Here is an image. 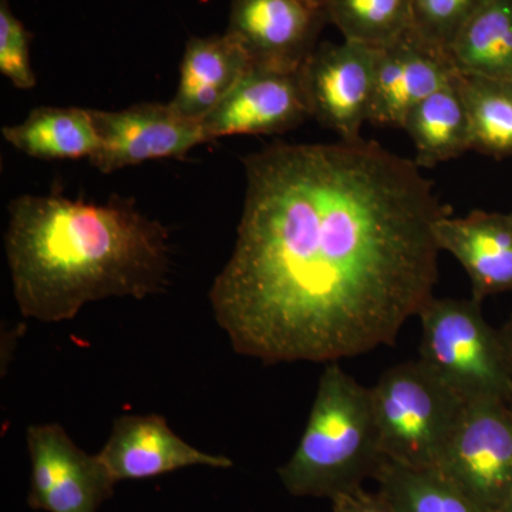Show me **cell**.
Instances as JSON below:
<instances>
[{
    "mask_svg": "<svg viewBox=\"0 0 512 512\" xmlns=\"http://www.w3.org/2000/svg\"><path fill=\"white\" fill-rule=\"evenodd\" d=\"M483 303L433 298L420 312L419 360L466 403H512V370Z\"/></svg>",
    "mask_w": 512,
    "mask_h": 512,
    "instance_id": "obj_4",
    "label": "cell"
},
{
    "mask_svg": "<svg viewBox=\"0 0 512 512\" xmlns=\"http://www.w3.org/2000/svg\"><path fill=\"white\" fill-rule=\"evenodd\" d=\"M373 480L399 512H483L436 468L407 467L384 457Z\"/></svg>",
    "mask_w": 512,
    "mask_h": 512,
    "instance_id": "obj_19",
    "label": "cell"
},
{
    "mask_svg": "<svg viewBox=\"0 0 512 512\" xmlns=\"http://www.w3.org/2000/svg\"><path fill=\"white\" fill-rule=\"evenodd\" d=\"M375 69L373 47L345 39L316 47L299 70L311 117L340 140H360L372 110Z\"/></svg>",
    "mask_w": 512,
    "mask_h": 512,
    "instance_id": "obj_8",
    "label": "cell"
},
{
    "mask_svg": "<svg viewBox=\"0 0 512 512\" xmlns=\"http://www.w3.org/2000/svg\"><path fill=\"white\" fill-rule=\"evenodd\" d=\"M440 251L453 255L466 269L471 298L483 303L490 296L512 292V215L471 211L451 215L434 225Z\"/></svg>",
    "mask_w": 512,
    "mask_h": 512,
    "instance_id": "obj_14",
    "label": "cell"
},
{
    "mask_svg": "<svg viewBox=\"0 0 512 512\" xmlns=\"http://www.w3.org/2000/svg\"><path fill=\"white\" fill-rule=\"evenodd\" d=\"M100 148L92 158L104 174L147 161L181 160L207 143L202 121L188 119L170 103H138L117 111L92 110Z\"/></svg>",
    "mask_w": 512,
    "mask_h": 512,
    "instance_id": "obj_9",
    "label": "cell"
},
{
    "mask_svg": "<svg viewBox=\"0 0 512 512\" xmlns=\"http://www.w3.org/2000/svg\"><path fill=\"white\" fill-rule=\"evenodd\" d=\"M470 120L471 150L512 157V82L458 73Z\"/></svg>",
    "mask_w": 512,
    "mask_h": 512,
    "instance_id": "obj_20",
    "label": "cell"
},
{
    "mask_svg": "<svg viewBox=\"0 0 512 512\" xmlns=\"http://www.w3.org/2000/svg\"><path fill=\"white\" fill-rule=\"evenodd\" d=\"M446 50L413 32L376 49L375 90L369 123L402 128L421 101L456 79Z\"/></svg>",
    "mask_w": 512,
    "mask_h": 512,
    "instance_id": "obj_13",
    "label": "cell"
},
{
    "mask_svg": "<svg viewBox=\"0 0 512 512\" xmlns=\"http://www.w3.org/2000/svg\"><path fill=\"white\" fill-rule=\"evenodd\" d=\"M2 136L37 160H90L100 148L92 110L77 107H37L22 123L3 127Z\"/></svg>",
    "mask_w": 512,
    "mask_h": 512,
    "instance_id": "obj_16",
    "label": "cell"
},
{
    "mask_svg": "<svg viewBox=\"0 0 512 512\" xmlns=\"http://www.w3.org/2000/svg\"><path fill=\"white\" fill-rule=\"evenodd\" d=\"M510 214L512 215V211L510 212Z\"/></svg>",
    "mask_w": 512,
    "mask_h": 512,
    "instance_id": "obj_28",
    "label": "cell"
},
{
    "mask_svg": "<svg viewBox=\"0 0 512 512\" xmlns=\"http://www.w3.org/2000/svg\"><path fill=\"white\" fill-rule=\"evenodd\" d=\"M325 13L343 39L373 49L412 32V0H329Z\"/></svg>",
    "mask_w": 512,
    "mask_h": 512,
    "instance_id": "obj_21",
    "label": "cell"
},
{
    "mask_svg": "<svg viewBox=\"0 0 512 512\" xmlns=\"http://www.w3.org/2000/svg\"><path fill=\"white\" fill-rule=\"evenodd\" d=\"M0 73L19 90L35 89L37 79L30 63V35L8 0H0Z\"/></svg>",
    "mask_w": 512,
    "mask_h": 512,
    "instance_id": "obj_23",
    "label": "cell"
},
{
    "mask_svg": "<svg viewBox=\"0 0 512 512\" xmlns=\"http://www.w3.org/2000/svg\"><path fill=\"white\" fill-rule=\"evenodd\" d=\"M330 503L332 512H399L380 491L370 493L363 487L338 495Z\"/></svg>",
    "mask_w": 512,
    "mask_h": 512,
    "instance_id": "obj_24",
    "label": "cell"
},
{
    "mask_svg": "<svg viewBox=\"0 0 512 512\" xmlns=\"http://www.w3.org/2000/svg\"><path fill=\"white\" fill-rule=\"evenodd\" d=\"M458 73L512 82V0H487L448 49Z\"/></svg>",
    "mask_w": 512,
    "mask_h": 512,
    "instance_id": "obj_18",
    "label": "cell"
},
{
    "mask_svg": "<svg viewBox=\"0 0 512 512\" xmlns=\"http://www.w3.org/2000/svg\"><path fill=\"white\" fill-rule=\"evenodd\" d=\"M232 254L210 289L238 355L338 363L393 346L434 298L450 215L414 160L376 141H276L242 158Z\"/></svg>",
    "mask_w": 512,
    "mask_h": 512,
    "instance_id": "obj_1",
    "label": "cell"
},
{
    "mask_svg": "<svg viewBox=\"0 0 512 512\" xmlns=\"http://www.w3.org/2000/svg\"><path fill=\"white\" fill-rule=\"evenodd\" d=\"M5 251L22 316L72 320L90 302L138 301L170 284V231L131 200L104 204L20 195L8 207Z\"/></svg>",
    "mask_w": 512,
    "mask_h": 512,
    "instance_id": "obj_2",
    "label": "cell"
},
{
    "mask_svg": "<svg viewBox=\"0 0 512 512\" xmlns=\"http://www.w3.org/2000/svg\"><path fill=\"white\" fill-rule=\"evenodd\" d=\"M511 406H512V403H511Z\"/></svg>",
    "mask_w": 512,
    "mask_h": 512,
    "instance_id": "obj_29",
    "label": "cell"
},
{
    "mask_svg": "<svg viewBox=\"0 0 512 512\" xmlns=\"http://www.w3.org/2000/svg\"><path fill=\"white\" fill-rule=\"evenodd\" d=\"M311 117L299 72L251 69L202 120L208 141L228 136H271Z\"/></svg>",
    "mask_w": 512,
    "mask_h": 512,
    "instance_id": "obj_11",
    "label": "cell"
},
{
    "mask_svg": "<svg viewBox=\"0 0 512 512\" xmlns=\"http://www.w3.org/2000/svg\"><path fill=\"white\" fill-rule=\"evenodd\" d=\"M370 400L383 456L413 468L439 467L466 406L419 359L387 369Z\"/></svg>",
    "mask_w": 512,
    "mask_h": 512,
    "instance_id": "obj_5",
    "label": "cell"
},
{
    "mask_svg": "<svg viewBox=\"0 0 512 512\" xmlns=\"http://www.w3.org/2000/svg\"><path fill=\"white\" fill-rule=\"evenodd\" d=\"M26 443L32 510L97 512L113 497L117 483L99 454L82 450L60 424H32Z\"/></svg>",
    "mask_w": 512,
    "mask_h": 512,
    "instance_id": "obj_7",
    "label": "cell"
},
{
    "mask_svg": "<svg viewBox=\"0 0 512 512\" xmlns=\"http://www.w3.org/2000/svg\"><path fill=\"white\" fill-rule=\"evenodd\" d=\"M485 2L487 0H412V32L448 53L458 32Z\"/></svg>",
    "mask_w": 512,
    "mask_h": 512,
    "instance_id": "obj_22",
    "label": "cell"
},
{
    "mask_svg": "<svg viewBox=\"0 0 512 512\" xmlns=\"http://www.w3.org/2000/svg\"><path fill=\"white\" fill-rule=\"evenodd\" d=\"M439 470L483 512H500L512 491V406L466 403Z\"/></svg>",
    "mask_w": 512,
    "mask_h": 512,
    "instance_id": "obj_6",
    "label": "cell"
},
{
    "mask_svg": "<svg viewBox=\"0 0 512 512\" xmlns=\"http://www.w3.org/2000/svg\"><path fill=\"white\" fill-rule=\"evenodd\" d=\"M500 512H512V491L510 497H508V500L505 501L503 510H501Z\"/></svg>",
    "mask_w": 512,
    "mask_h": 512,
    "instance_id": "obj_27",
    "label": "cell"
},
{
    "mask_svg": "<svg viewBox=\"0 0 512 512\" xmlns=\"http://www.w3.org/2000/svg\"><path fill=\"white\" fill-rule=\"evenodd\" d=\"M501 340H503V346L505 355H507L508 365L512 370V315L507 320V323L500 329Z\"/></svg>",
    "mask_w": 512,
    "mask_h": 512,
    "instance_id": "obj_25",
    "label": "cell"
},
{
    "mask_svg": "<svg viewBox=\"0 0 512 512\" xmlns=\"http://www.w3.org/2000/svg\"><path fill=\"white\" fill-rule=\"evenodd\" d=\"M383 460L370 387L329 363L298 447L278 468L279 480L293 497L330 501L373 480Z\"/></svg>",
    "mask_w": 512,
    "mask_h": 512,
    "instance_id": "obj_3",
    "label": "cell"
},
{
    "mask_svg": "<svg viewBox=\"0 0 512 512\" xmlns=\"http://www.w3.org/2000/svg\"><path fill=\"white\" fill-rule=\"evenodd\" d=\"M306 2L311 3V5L315 6V8H318L325 12L326 5H328L329 0H306Z\"/></svg>",
    "mask_w": 512,
    "mask_h": 512,
    "instance_id": "obj_26",
    "label": "cell"
},
{
    "mask_svg": "<svg viewBox=\"0 0 512 512\" xmlns=\"http://www.w3.org/2000/svg\"><path fill=\"white\" fill-rule=\"evenodd\" d=\"M326 13L306 0H234L227 33L252 69L295 73L318 47Z\"/></svg>",
    "mask_w": 512,
    "mask_h": 512,
    "instance_id": "obj_10",
    "label": "cell"
},
{
    "mask_svg": "<svg viewBox=\"0 0 512 512\" xmlns=\"http://www.w3.org/2000/svg\"><path fill=\"white\" fill-rule=\"evenodd\" d=\"M99 457L117 484L148 480L190 467L228 470L234 466L231 458L205 453L181 439L160 414L120 416Z\"/></svg>",
    "mask_w": 512,
    "mask_h": 512,
    "instance_id": "obj_12",
    "label": "cell"
},
{
    "mask_svg": "<svg viewBox=\"0 0 512 512\" xmlns=\"http://www.w3.org/2000/svg\"><path fill=\"white\" fill-rule=\"evenodd\" d=\"M457 77L421 101L404 121L420 168H434L471 150L470 120Z\"/></svg>",
    "mask_w": 512,
    "mask_h": 512,
    "instance_id": "obj_17",
    "label": "cell"
},
{
    "mask_svg": "<svg viewBox=\"0 0 512 512\" xmlns=\"http://www.w3.org/2000/svg\"><path fill=\"white\" fill-rule=\"evenodd\" d=\"M251 69L247 53L227 32L191 37L181 60L177 93L170 104L188 119L202 121Z\"/></svg>",
    "mask_w": 512,
    "mask_h": 512,
    "instance_id": "obj_15",
    "label": "cell"
}]
</instances>
